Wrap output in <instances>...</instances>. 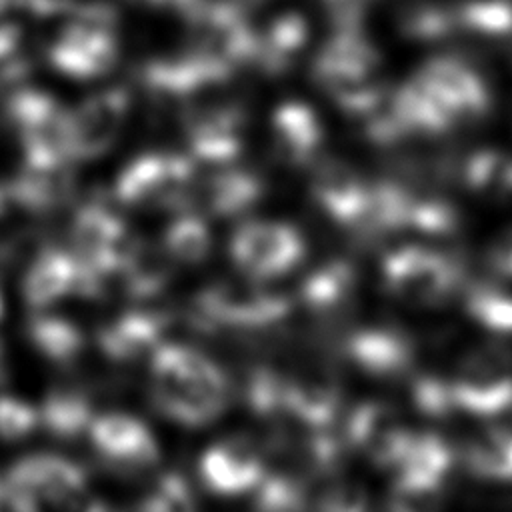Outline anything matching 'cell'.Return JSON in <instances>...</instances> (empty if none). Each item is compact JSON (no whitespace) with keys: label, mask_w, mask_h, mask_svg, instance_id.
Wrapping results in <instances>:
<instances>
[{"label":"cell","mask_w":512,"mask_h":512,"mask_svg":"<svg viewBox=\"0 0 512 512\" xmlns=\"http://www.w3.org/2000/svg\"><path fill=\"white\" fill-rule=\"evenodd\" d=\"M150 382L156 406L184 426H204L228 406L226 374L212 358L190 346L154 348Z\"/></svg>","instance_id":"obj_1"},{"label":"cell","mask_w":512,"mask_h":512,"mask_svg":"<svg viewBox=\"0 0 512 512\" xmlns=\"http://www.w3.org/2000/svg\"><path fill=\"white\" fill-rule=\"evenodd\" d=\"M10 512H88L84 472L66 458L36 454L16 462L2 478Z\"/></svg>","instance_id":"obj_2"},{"label":"cell","mask_w":512,"mask_h":512,"mask_svg":"<svg viewBox=\"0 0 512 512\" xmlns=\"http://www.w3.org/2000/svg\"><path fill=\"white\" fill-rule=\"evenodd\" d=\"M96 452L124 468H146L158 460V442L150 428L122 412H110L90 422L88 426Z\"/></svg>","instance_id":"obj_3"},{"label":"cell","mask_w":512,"mask_h":512,"mask_svg":"<svg viewBox=\"0 0 512 512\" xmlns=\"http://www.w3.org/2000/svg\"><path fill=\"white\" fill-rule=\"evenodd\" d=\"M452 384L456 408L478 416L500 414L512 406V374L488 356H474Z\"/></svg>","instance_id":"obj_4"},{"label":"cell","mask_w":512,"mask_h":512,"mask_svg":"<svg viewBox=\"0 0 512 512\" xmlns=\"http://www.w3.org/2000/svg\"><path fill=\"white\" fill-rule=\"evenodd\" d=\"M200 478L214 494L236 496L254 488L264 474L262 460L244 442H218L204 450Z\"/></svg>","instance_id":"obj_5"},{"label":"cell","mask_w":512,"mask_h":512,"mask_svg":"<svg viewBox=\"0 0 512 512\" xmlns=\"http://www.w3.org/2000/svg\"><path fill=\"white\" fill-rule=\"evenodd\" d=\"M428 88L458 122L482 118L490 110V92L484 80L458 58L436 62L428 72Z\"/></svg>","instance_id":"obj_6"},{"label":"cell","mask_w":512,"mask_h":512,"mask_svg":"<svg viewBox=\"0 0 512 512\" xmlns=\"http://www.w3.org/2000/svg\"><path fill=\"white\" fill-rule=\"evenodd\" d=\"M398 466L400 492L410 496L430 494L442 484L450 468V452L446 444L432 434L410 436Z\"/></svg>","instance_id":"obj_7"},{"label":"cell","mask_w":512,"mask_h":512,"mask_svg":"<svg viewBox=\"0 0 512 512\" xmlns=\"http://www.w3.org/2000/svg\"><path fill=\"white\" fill-rule=\"evenodd\" d=\"M354 434L360 446L382 464H398L410 442V434L398 422L396 414L382 406L362 410L356 418Z\"/></svg>","instance_id":"obj_8"},{"label":"cell","mask_w":512,"mask_h":512,"mask_svg":"<svg viewBox=\"0 0 512 512\" xmlns=\"http://www.w3.org/2000/svg\"><path fill=\"white\" fill-rule=\"evenodd\" d=\"M462 180L472 192L508 198L512 196V156L496 148L476 150L464 162Z\"/></svg>","instance_id":"obj_9"},{"label":"cell","mask_w":512,"mask_h":512,"mask_svg":"<svg viewBox=\"0 0 512 512\" xmlns=\"http://www.w3.org/2000/svg\"><path fill=\"white\" fill-rule=\"evenodd\" d=\"M464 458L470 472L478 476L512 480V432L504 428L480 432L466 446Z\"/></svg>","instance_id":"obj_10"},{"label":"cell","mask_w":512,"mask_h":512,"mask_svg":"<svg viewBox=\"0 0 512 512\" xmlns=\"http://www.w3.org/2000/svg\"><path fill=\"white\" fill-rule=\"evenodd\" d=\"M456 26L482 36L512 34L510 0H468L456 8Z\"/></svg>","instance_id":"obj_11"},{"label":"cell","mask_w":512,"mask_h":512,"mask_svg":"<svg viewBox=\"0 0 512 512\" xmlns=\"http://www.w3.org/2000/svg\"><path fill=\"white\" fill-rule=\"evenodd\" d=\"M356 362L374 374H396L410 362V346L396 336H368L350 346Z\"/></svg>","instance_id":"obj_12"},{"label":"cell","mask_w":512,"mask_h":512,"mask_svg":"<svg viewBox=\"0 0 512 512\" xmlns=\"http://www.w3.org/2000/svg\"><path fill=\"white\" fill-rule=\"evenodd\" d=\"M466 312L484 328L498 334H512V296L490 288L478 286L466 296Z\"/></svg>","instance_id":"obj_13"},{"label":"cell","mask_w":512,"mask_h":512,"mask_svg":"<svg viewBox=\"0 0 512 512\" xmlns=\"http://www.w3.org/2000/svg\"><path fill=\"white\" fill-rule=\"evenodd\" d=\"M40 422L56 434H76L82 426H90L88 404L74 394H52L40 412Z\"/></svg>","instance_id":"obj_14"},{"label":"cell","mask_w":512,"mask_h":512,"mask_svg":"<svg viewBox=\"0 0 512 512\" xmlns=\"http://www.w3.org/2000/svg\"><path fill=\"white\" fill-rule=\"evenodd\" d=\"M40 424V412L18 396H0V438L16 442Z\"/></svg>","instance_id":"obj_15"},{"label":"cell","mask_w":512,"mask_h":512,"mask_svg":"<svg viewBox=\"0 0 512 512\" xmlns=\"http://www.w3.org/2000/svg\"><path fill=\"white\" fill-rule=\"evenodd\" d=\"M142 512H194V500L186 482L172 474L150 490Z\"/></svg>","instance_id":"obj_16"},{"label":"cell","mask_w":512,"mask_h":512,"mask_svg":"<svg viewBox=\"0 0 512 512\" xmlns=\"http://www.w3.org/2000/svg\"><path fill=\"white\" fill-rule=\"evenodd\" d=\"M416 404L424 410V414L444 416L452 408H456L452 384L438 378H424L418 382L414 392Z\"/></svg>","instance_id":"obj_17"},{"label":"cell","mask_w":512,"mask_h":512,"mask_svg":"<svg viewBox=\"0 0 512 512\" xmlns=\"http://www.w3.org/2000/svg\"><path fill=\"white\" fill-rule=\"evenodd\" d=\"M490 264L498 274L512 278V232H506L494 244V248L490 252Z\"/></svg>","instance_id":"obj_18"},{"label":"cell","mask_w":512,"mask_h":512,"mask_svg":"<svg viewBox=\"0 0 512 512\" xmlns=\"http://www.w3.org/2000/svg\"><path fill=\"white\" fill-rule=\"evenodd\" d=\"M4 376V366H2V346H0V378Z\"/></svg>","instance_id":"obj_19"}]
</instances>
